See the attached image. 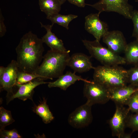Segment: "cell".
I'll list each match as a JSON object with an SVG mask.
<instances>
[{"instance_id": "obj_1", "label": "cell", "mask_w": 138, "mask_h": 138, "mask_svg": "<svg viewBox=\"0 0 138 138\" xmlns=\"http://www.w3.org/2000/svg\"><path fill=\"white\" fill-rule=\"evenodd\" d=\"M43 43L41 38L31 31L22 36L16 48L19 70L35 74L43 58Z\"/></svg>"}, {"instance_id": "obj_2", "label": "cell", "mask_w": 138, "mask_h": 138, "mask_svg": "<svg viewBox=\"0 0 138 138\" xmlns=\"http://www.w3.org/2000/svg\"><path fill=\"white\" fill-rule=\"evenodd\" d=\"M70 50L63 52L51 50L43 56L42 64L39 65L35 74L45 80L58 78L63 74L67 66L70 56Z\"/></svg>"}, {"instance_id": "obj_3", "label": "cell", "mask_w": 138, "mask_h": 138, "mask_svg": "<svg viewBox=\"0 0 138 138\" xmlns=\"http://www.w3.org/2000/svg\"><path fill=\"white\" fill-rule=\"evenodd\" d=\"M93 80L109 89L127 85V70L119 65L94 67Z\"/></svg>"}, {"instance_id": "obj_4", "label": "cell", "mask_w": 138, "mask_h": 138, "mask_svg": "<svg viewBox=\"0 0 138 138\" xmlns=\"http://www.w3.org/2000/svg\"><path fill=\"white\" fill-rule=\"evenodd\" d=\"M82 42L91 57L95 58L103 65H119L126 63L124 57L104 47L100 41L96 40L90 41L85 39L82 40Z\"/></svg>"}, {"instance_id": "obj_5", "label": "cell", "mask_w": 138, "mask_h": 138, "mask_svg": "<svg viewBox=\"0 0 138 138\" xmlns=\"http://www.w3.org/2000/svg\"><path fill=\"white\" fill-rule=\"evenodd\" d=\"M83 93L87 102L92 106L105 104L110 100V89L94 80L84 82Z\"/></svg>"}, {"instance_id": "obj_6", "label": "cell", "mask_w": 138, "mask_h": 138, "mask_svg": "<svg viewBox=\"0 0 138 138\" xmlns=\"http://www.w3.org/2000/svg\"><path fill=\"white\" fill-rule=\"evenodd\" d=\"M97 10L100 14L103 12H114L131 19L133 6L128 0H100L93 4H86Z\"/></svg>"}, {"instance_id": "obj_7", "label": "cell", "mask_w": 138, "mask_h": 138, "mask_svg": "<svg viewBox=\"0 0 138 138\" xmlns=\"http://www.w3.org/2000/svg\"><path fill=\"white\" fill-rule=\"evenodd\" d=\"M116 105L115 111L109 121V124L113 136L123 138L130 110L123 105Z\"/></svg>"}, {"instance_id": "obj_8", "label": "cell", "mask_w": 138, "mask_h": 138, "mask_svg": "<svg viewBox=\"0 0 138 138\" xmlns=\"http://www.w3.org/2000/svg\"><path fill=\"white\" fill-rule=\"evenodd\" d=\"M92 106L86 102L76 108L68 116V121L69 124L77 129L88 126L91 122L93 119Z\"/></svg>"}, {"instance_id": "obj_9", "label": "cell", "mask_w": 138, "mask_h": 138, "mask_svg": "<svg viewBox=\"0 0 138 138\" xmlns=\"http://www.w3.org/2000/svg\"><path fill=\"white\" fill-rule=\"evenodd\" d=\"M100 13H91L85 17V28L97 41L101 39L108 31V26L99 18Z\"/></svg>"}, {"instance_id": "obj_10", "label": "cell", "mask_w": 138, "mask_h": 138, "mask_svg": "<svg viewBox=\"0 0 138 138\" xmlns=\"http://www.w3.org/2000/svg\"><path fill=\"white\" fill-rule=\"evenodd\" d=\"M18 70L16 61L13 60L6 67L3 75L0 77V89L7 92V101L14 94L13 88L16 83Z\"/></svg>"}, {"instance_id": "obj_11", "label": "cell", "mask_w": 138, "mask_h": 138, "mask_svg": "<svg viewBox=\"0 0 138 138\" xmlns=\"http://www.w3.org/2000/svg\"><path fill=\"white\" fill-rule=\"evenodd\" d=\"M45 80L44 78L39 77L24 84H16V85L18 88V90L7 101V104L16 98L24 101L29 99L33 101L32 97L34 89L40 85L48 84L49 82L44 81Z\"/></svg>"}, {"instance_id": "obj_12", "label": "cell", "mask_w": 138, "mask_h": 138, "mask_svg": "<svg viewBox=\"0 0 138 138\" xmlns=\"http://www.w3.org/2000/svg\"><path fill=\"white\" fill-rule=\"evenodd\" d=\"M102 39L108 48L118 54L124 52L127 44L122 32L118 30L108 31L103 36Z\"/></svg>"}, {"instance_id": "obj_13", "label": "cell", "mask_w": 138, "mask_h": 138, "mask_svg": "<svg viewBox=\"0 0 138 138\" xmlns=\"http://www.w3.org/2000/svg\"><path fill=\"white\" fill-rule=\"evenodd\" d=\"M138 91V87L130 84L110 89V100L116 104L127 105L132 95Z\"/></svg>"}, {"instance_id": "obj_14", "label": "cell", "mask_w": 138, "mask_h": 138, "mask_svg": "<svg viewBox=\"0 0 138 138\" xmlns=\"http://www.w3.org/2000/svg\"><path fill=\"white\" fill-rule=\"evenodd\" d=\"M91 57L82 53H74L70 56L67 66L75 72H86L94 67L91 61Z\"/></svg>"}, {"instance_id": "obj_15", "label": "cell", "mask_w": 138, "mask_h": 138, "mask_svg": "<svg viewBox=\"0 0 138 138\" xmlns=\"http://www.w3.org/2000/svg\"><path fill=\"white\" fill-rule=\"evenodd\" d=\"M41 27L44 28L47 33L41 39L43 43H45L50 50L57 51L65 52L68 51L64 46L62 41L59 39L52 31L53 25H44L40 22Z\"/></svg>"}, {"instance_id": "obj_16", "label": "cell", "mask_w": 138, "mask_h": 138, "mask_svg": "<svg viewBox=\"0 0 138 138\" xmlns=\"http://www.w3.org/2000/svg\"><path fill=\"white\" fill-rule=\"evenodd\" d=\"M78 80H82L84 82H87L88 80L76 75L75 72L67 71L55 81L49 82L48 86L49 88L58 87L61 90H66L69 86Z\"/></svg>"}, {"instance_id": "obj_17", "label": "cell", "mask_w": 138, "mask_h": 138, "mask_svg": "<svg viewBox=\"0 0 138 138\" xmlns=\"http://www.w3.org/2000/svg\"><path fill=\"white\" fill-rule=\"evenodd\" d=\"M41 11L46 15V18L59 13L62 5L59 0H39Z\"/></svg>"}, {"instance_id": "obj_18", "label": "cell", "mask_w": 138, "mask_h": 138, "mask_svg": "<svg viewBox=\"0 0 138 138\" xmlns=\"http://www.w3.org/2000/svg\"><path fill=\"white\" fill-rule=\"evenodd\" d=\"M126 63L138 65V40L127 44L124 51Z\"/></svg>"}, {"instance_id": "obj_19", "label": "cell", "mask_w": 138, "mask_h": 138, "mask_svg": "<svg viewBox=\"0 0 138 138\" xmlns=\"http://www.w3.org/2000/svg\"><path fill=\"white\" fill-rule=\"evenodd\" d=\"M33 111L42 118L43 121L45 124L50 123L54 119L47 105V100L44 98L39 105L34 108Z\"/></svg>"}, {"instance_id": "obj_20", "label": "cell", "mask_w": 138, "mask_h": 138, "mask_svg": "<svg viewBox=\"0 0 138 138\" xmlns=\"http://www.w3.org/2000/svg\"><path fill=\"white\" fill-rule=\"evenodd\" d=\"M77 17V16L72 14L64 15L59 13L46 18L51 21L52 25H53L54 24H56L68 30L70 23Z\"/></svg>"}, {"instance_id": "obj_21", "label": "cell", "mask_w": 138, "mask_h": 138, "mask_svg": "<svg viewBox=\"0 0 138 138\" xmlns=\"http://www.w3.org/2000/svg\"><path fill=\"white\" fill-rule=\"evenodd\" d=\"M15 121L13 118L10 111L7 110L3 107H0V130L4 129L5 127Z\"/></svg>"}, {"instance_id": "obj_22", "label": "cell", "mask_w": 138, "mask_h": 138, "mask_svg": "<svg viewBox=\"0 0 138 138\" xmlns=\"http://www.w3.org/2000/svg\"><path fill=\"white\" fill-rule=\"evenodd\" d=\"M16 84H23L28 82L32 80L41 77L34 73L24 72L18 70L17 73Z\"/></svg>"}, {"instance_id": "obj_23", "label": "cell", "mask_w": 138, "mask_h": 138, "mask_svg": "<svg viewBox=\"0 0 138 138\" xmlns=\"http://www.w3.org/2000/svg\"><path fill=\"white\" fill-rule=\"evenodd\" d=\"M128 83L138 87V65L127 70Z\"/></svg>"}, {"instance_id": "obj_24", "label": "cell", "mask_w": 138, "mask_h": 138, "mask_svg": "<svg viewBox=\"0 0 138 138\" xmlns=\"http://www.w3.org/2000/svg\"><path fill=\"white\" fill-rule=\"evenodd\" d=\"M127 105L130 111L135 113H138V91L132 95Z\"/></svg>"}, {"instance_id": "obj_25", "label": "cell", "mask_w": 138, "mask_h": 138, "mask_svg": "<svg viewBox=\"0 0 138 138\" xmlns=\"http://www.w3.org/2000/svg\"><path fill=\"white\" fill-rule=\"evenodd\" d=\"M126 126L132 129L133 131H138V113L130 115Z\"/></svg>"}, {"instance_id": "obj_26", "label": "cell", "mask_w": 138, "mask_h": 138, "mask_svg": "<svg viewBox=\"0 0 138 138\" xmlns=\"http://www.w3.org/2000/svg\"><path fill=\"white\" fill-rule=\"evenodd\" d=\"M0 138H21L22 136L19 134L15 129L11 130H6L4 129L0 130Z\"/></svg>"}, {"instance_id": "obj_27", "label": "cell", "mask_w": 138, "mask_h": 138, "mask_svg": "<svg viewBox=\"0 0 138 138\" xmlns=\"http://www.w3.org/2000/svg\"><path fill=\"white\" fill-rule=\"evenodd\" d=\"M131 20L133 24L134 28L132 37L138 40V10H133L132 13Z\"/></svg>"}, {"instance_id": "obj_28", "label": "cell", "mask_w": 138, "mask_h": 138, "mask_svg": "<svg viewBox=\"0 0 138 138\" xmlns=\"http://www.w3.org/2000/svg\"><path fill=\"white\" fill-rule=\"evenodd\" d=\"M4 18L2 13L1 9H0V37L4 36L6 32V29L4 24Z\"/></svg>"}, {"instance_id": "obj_29", "label": "cell", "mask_w": 138, "mask_h": 138, "mask_svg": "<svg viewBox=\"0 0 138 138\" xmlns=\"http://www.w3.org/2000/svg\"><path fill=\"white\" fill-rule=\"evenodd\" d=\"M85 0H67L70 3L79 7H84L86 5Z\"/></svg>"}, {"instance_id": "obj_30", "label": "cell", "mask_w": 138, "mask_h": 138, "mask_svg": "<svg viewBox=\"0 0 138 138\" xmlns=\"http://www.w3.org/2000/svg\"><path fill=\"white\" fill-rule=\"evenodd\" d=\"M6 67L3 66L0 67V77H1L3 75L6 69Z\"/></svg>"}, {"instance_id": "obj_31", "label": "cell", "mask_w": 138, "mask_h": 138, "mask_svg": "<svg viewBox=\"0 0 138 138\" xmlns=\"http://www.w3.org/2000/svg\"><path fill=\"white\" fill-rule=\"evenodd\" d=\"M131 134H128L125 133L123 138H130L131 137Z\"/></svg>"}, {"instance_id": "obj_32", "label": "cell", "mask_w": 138, "mask_h": 138, "mask_svg": "<svg viewBox=\"0 0 138 138\" xmlns=\"http://www.w3.org/2000/svg\"><path fill=\"white\" fill-rule=\"evenodd\" d=\"M62 4L64 3L67 0H59Z\"/></svg>"}, {"instance_id": "obj_33", "label": "cell", "mask_w": 138, "mask_h": 138, "mask_svg": "<svg viewBox=\"0 0 138 138\" xmlns=\"http://www.w3.org/2000/svg\"><path fill=\"white\" fill-rule=\"evenodd\" d=\"M136 1L137 2H138V0H137Z\"/></svg>"}]
</instances>
